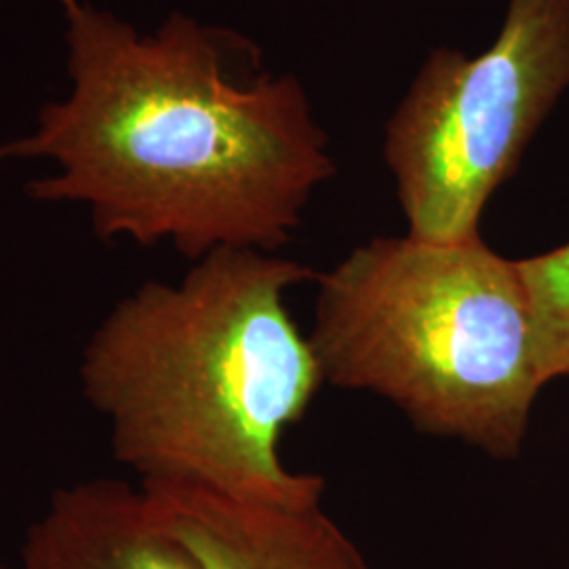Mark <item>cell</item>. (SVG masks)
<instances>
[{
    "instance_id": "obj_1",
    "label": "cell",
    "mask_w": 569,
    "mask_h": 569,
    "mask_svg": "<svg viewBox=\"0 0 569 569\" xmlns=\"http://www.w3.org/2000/svg\"><path fill=\"white\" fill-rule=\"evenodd\" d=\"M70 91L4 161H47L39 203L82 204L102 241L274 253L336 176L305 84L241 32L171 13L140 32L89 0H60Z\"/></svg>"
},
{
    "instance_id": "obj_2",
    "label": "cell",
    "mask_w": 569,
    "mask_h": 569,
    "mask_svg": "<svg viewBox=\"0 0 569 569\" xmlns=\"http://www.w3.org/2000/svg\"><path fill=\"white\" fill-rule=\"evenodd\" d=\"M312 268L258 249H218L180 283L122 298L82 348V397L114 460L140 483L234 498L321 502L326 479L284 468L279 441L323 376L284 296Z\"/></svg>"
},
{
    "instance_id": "obj_3",
    "label": "cell",
    "mask_w": 569,
    "mask_h": 569,
    "mask_svg": "<svg viewBox=\"0 0 569 569\" xmlns=\"http://www.w3.org/2000/svg\"><path fill=\"white\" fill-rule=\"evenodd\" d=\"M323 382L373 392L428 435L515 460L547 385L519 262L481 237H376L317 274Z\"/></svg>"
},
{
    "instance_id": "obj_4",
    "label": "cell",
    "mask_w": 569,
    "mask_h": 569,
    "mask_svg": "<svg viewBox=\"0 0 569 569\" xmlns=\"http://www.w3.org/2000/svg\"><path fill=\"white\" fill-rule=\"evenodd\" d=\"M569 89V0H507L479 56L435 47L385 127V161L407 234L481 237L496 190Z\"/></svg>"
},
{
    "instance_id": "obj_5",
    "label": "cell",
    "mask_w": 569,
    "mask_h": 569,
    "mask_svg": "<svg viewBox=\"0 0 569 569\" xmlns=\"http://www.w3.org/2000/svg\"><path fill=\"white\" fill-rule=\"evenodd\" d=\"M140 488L203 569H371L321 502H258L167 481Z\"/></svg>"
},
{
    "instance_id": "obj_6",
    "label": "cell",
    "mask_w": 569,
    "mask_h": 569,
    "mask_svg": "<svg viewBox=\"0 0 569 569\" xmlns=\"http://www.w3.org/2000/svg\"><path fill=\"white\" fill-rule=\"evenodd\" d=\"M20 569H203L157 519L142 488L89 479L51 496L28 528Z\"/></svg>"
},
{
    "instance_id": "obj_7",
    "label": "cell",
    "mask_w": 569,
    "mask_h": 569,
    "mask_svg": "<svg viewBox=\"0 0 569 569\" xmlns=\"http://www.w3.org/2000/svg\"><path fill=\"white\" fill-rule=\"evenodd\" d=\"M528 289L542 376L569 378V243L517 260Z\"/></svg>"
},
{
    "instance_id": "obj_8",
    "label": "cell",
    "mask_w": 569,
    "mask_h": 569,
    "mask_svg": "<svg viewBox=\"0 0 569 569\" xmlns=\"http://www.w3.org/2000/svg\"><path fill=\"white\" fill-rule=\"evenodd\" d=\"M0 569H9V568H4V566H2V563H0Z\"/></svg>"
}]
</instances>
